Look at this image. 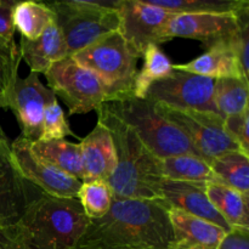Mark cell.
<instances>
[{"mask_svg": "<svg viewBox=\"0 0 249 249\" xmlns=\"http://www.w3.org/2000/svg\"><path fill=\"white\" fill-rule=\"evenodd\" d=\"M169 209L160 201L113 197L105 216L89 220L71 249H173Z\"/></svg>", "mask_w": 249, "mask_h": 249, "instance_id": "1", "label": "cell"}, {"mask_svg": "<svg viewBox=\"0 0 249 249\" xmlns=\"http://www.w3.org/2000/svg\"><path fill=\"white\" fill-rule=\"evenodd\" d=\"M96 113L97 122L111 133L116 148V169L106 181L113 197L160 201L163 178L158 157L143 145L131 126L109 112L104 105Z\"/></svg>", "mask_w": 249, "mask_h": 249, "instance_id": "2", "label": "cell"}, {"mask_svg": "<svg viewBox=\"0 0 249 249\" xmlns=\"http://www.w3.org/2000/svg\"><path fill=\"white\" fill-rule=\"evenodd\" d=\"M18 224L31 249H71L84 233L89 219L78 198L43 194Z\"/></svg>", "mask_w": 249, "mask_h": 249, "instance_id": "3", "label": "cell"}, {"mask_svg": "<svg viewBox=\"0 0 249 249\" xmlns=\"http://www.w3.org/2000/svg\"><path fill=\"white\" fill-rule=\"evenodd\" d=\"M104 106L134 129L143 145L158 158L190 155L202 158L187 136L163 117L155 104L134 95L105 102ZM203 160V158H202Z\"/></svg>", "mask_w": 249, "mask_h": 249, "instance_id": "4", "label": "cell"}, {"mask_svg": "<svg viewBox=\"0 0 249 249\" xmlns=\"http://www.w3.org/2000/svg\"><path fill=\"white\" fill-rule=\"evenodd\" d=\"M46 5L55 15L70 57L121 27V0H71Z\"/></svg>", "mask_w": 249, "mask_h": 249, "instance_id": "5", "label": "cell"}, {"mask_svg": "<svg viewBox=\"0 0 249 249\" xmlns=\"http://www.w3.org/2000/svg\"><path fill=\"white\" fill-rule=\"evenodd\" d=\"M71 57L104 82L108 94L106 102L134 95L138 57L119 31L107 34Z\"/></svg>", "mask_w": 249, "mask_h": 249, "instance_id": "6", "label": "cell"}, {"mask_svg": "<svg viewBox=\"0 0 249 249\" xmlns=\"http://www.w3.org/2000/svg\"><path fill=\"white\" fill-rule=\"evenodd\" d=\"M48 88L60 97L70 114L97 111L107 101V88L95 73L72 57L58 61L45 73Z\"/></svg>", "mask_w": 249, "mask_h": 249, "instance_id": "7", "label": "cell"}, {"mask_svg": "<svg viewBox=\"0 0 249 249\" xmlns=\"http://www.w3.org/2000/svg\"><path fill=\"white\" fill-rule=\"evenodd\" d=\"M163 117L177 125L187 136L207 163L230 151H241L237 143L228 135L224 128V118L211 112L195 109L170 108L156 105Z\"/></svg>", "mask_w": 249, "mask_h": 249, "instance_id": "8", "label": "cell"}, {"mask_svg": "<svg viewBox=\"0 0 249 249\" xmlns=\"http://www.w3.org/2000/svg\"><path fill=\"white\" fill-rule=\"evenodd\" d=\"M214 83L215 80L212 78L177 70L173 66L172 73L153 83L143 99L170 108L219 114L214 101Z\"/></svg>", "mask_w": 249, "mask_h": 249, "instance_id": "9", "label": "cell"}, {"mask_svg": "<svg viewBox=\"0 0 249 249\" xmlns=\"http://www.w3.org/2000/svg\"><path fill=\"white\" fill-rule=\"evenodd\" d=\"M53 100V91L45 88L36 73L31 72L27 78H18L9 94L0 96V108L11 109L21 136L33 142L40 136L44 109Z\"/></svg>", "mask_w": 249, "mask_h": 249, "instance_id": "10", "label": "cell"}, {"mask_svg": "<svg viewBox=\"0 0 249 249\" xmlns=\"http://www.w3.org/2000/svg\"><path fill=\"white\" fill-rule=\"evenodd\" d=\"M173 15L146 0H121L119 32L136 57H142L151 44L163 43V29Z\"/></svg>", "mask_w": 249, "mask_h": 249, "instance_id": "11", "label": "cell"}, {"mask_svg": "<svg viewBox=\"0 0 249 249\" xmlns=\"http://www.w3.org/2000/svg\"><path fill=\"white\" fill-rule=\"evenodd\" d=\"M242 11L238 14L173 15L163 29V43L178 36L189 38L201 41L207 50L219 44L230 43L240 29Z\"/></svg>", "mask_w": 249, "mask_h": 249, "instance_id": "12", "label": "cell"}, {"mask_svg": "<svg viewBox=\"0 0 249 249\" xmlns=\"http://www.w3.org/2000/svg\"><path fill=\"white\" fill-rule=\"evenodd\" d=\"M31 142L19 136L10 145L14 162L22 177L46 195L60 198H77L82 181L40 160L32 151Z\"/></svg>", "mask_w": 249, "mask_h": 249, "instance_id": "13", "label": "cell"}, {"mask_svg": "<svg viewBox=\"0 0 249 249\" xmlns=\"http://www.w3.org/2000/svg\"><path fill=\"white\" fill-rule=\"evenodd\" d=\"M44 192L24 179L14 162L10 143L0 142V226L19 223L28 207Z\"/></svg>", "mask_w": 249, "mask_h": 249, "instance_id": "14", "label": "cell"}, {"mask_svg": "<svg viewBox=\"0 0 249 249\" xmlns=\"http://www.w3.org/2000/svg\"><path fill=\"white\" fill-rule=\"evenodd\" d=\"M160 201L169 209L184 212L190 215L209 221L230 230L223 216L216 212L206 195V184L186 181H173L163 179L160 186Z\"/></svg>", "mask_w": 249, "mask_h": 249, "instance_id": "15", "label": "cell"}, {"mask_svg": "<svg viewBox=\"0 0 249 249\" xmlns=\"http://www.w3.org/2000/svg\"><path fill=\"white\" fill-rule=\"evenodd\" d=\"M84 179L83 182L107 181L117 165L116 148L108 129L97 122L91 133L79 143Z\"/></svg>", "mask_w": 249, "mask_h": 249, "instance_id": "16", "label": "cell"}, {"mask_svg": "<svg viewBox=\"0 0 249 249\" xmlns=\"http://www.w3.org/2000/svg\"><path fill=\"white\" fill-rule=\"evenodd\" d=\"M169 219L174 235L173 249H218L228 231L209 221L170 209Z\"/></svg>", "mask_w": 249, "mask_h": 249, "instance_id": "17", "label": "cell"}, {"mask_svg": "<svg viewBox=\"0 0 249 249\" xmlns=\"http://www.w3.org/2000/svg\"><path fill=\"white\" fill-rule=\"evenodd\" d=\"M21 58L33 73L45 74L53 65L68 56L65 39L56 23L50 24L36 40L21 38L19 41Z\"/></svg>", "mask_w": 249, "mask_h": 249, "instance_id": "18", "label": "cell"}, {"mask_svg": "<svg viewBox=\"0 0 249 249\" xmlns=\"http://www.w3.org/2000/svg\"><path fill=\"white\" fill-rule=\"evenodd\" d=\"M174 68L212 78L214 80L221 78H241L249 82L243 75L242 68L233 51L231 41L213 46L190 62L184 65H174Z\"/></svg>", "mask_w": 249, "mask_h": 249, "instance_id": "19", "label": "cell"}, {"mask_svg": "<svg viewBox=\"0 0 249 249\" xmlns=\"http://www.w3.org/2000/svg\"><path fill=\"white\" fill-rule=\"evenodd\" d=\"M31 148L40 160L83 182L84 169L79 143H73L65 139L51 141L38 140L31 142Z\"/></svg>", "mask_w": 249, "mask_h": 249, "instance_id": "20", "label": "cell"}, {"mask_svg": "<svg viewBox=\"0 0 249 249\" xmlns=\"http://www.w3.org/2000/svg\"><path fill=\"white\" fill-rule=\"evenodd\" d=\"M206 195L230 228L249 229L248 196L221 182L206 184Z\"/></svg>", "mask_w": 249, "mask_h": 249, "instance_id": "21", "label": "cell"}, {"mask_svg": "<svg viewBox=\"0 0 249 249\" xmlns=\"http://www.w3.org/2000/svg\"><path fill=\"white\" fill-rule=\"evenodd\" d=\"M158 165L160 175L165 180L198 184L220 182L214 175L208 163L202 158L194 156L182 155L158 158Z\"/></svg>", "mask_w": 249, "mask_h": 249, "instance_id": "22", "label": "cell"}, {"mask_svg": "<svg viewBox=\"0 0 249 249\" xmlns=\"http://www.w3.org/2000/svg\"><path fill=\"white\" fill-rule=\"evenodd\" d=\"M15 31L27 40H36L50 24L55 23L53 10L44 2L17 1L12 11Z\"/></svg>", "mask_w": 249, "mask_h": 249, "instance_id": "23", "label": "cell"}, {"mask_svg": "<svg viewBox=\"0 0 249 249\" xmlns=\"http://www.w3.org/2000/svg\"><path fill=\"white\" fill-rule=\"evenodd\" d=\"M209 167L221 184L249 195V156L230 151L211 160Z\"/></svg>", "mask_w": 249, "mask_h": 249, "instance_id": "24", "label": "cell"}, {"mask_svg": "<svg viewBox=\"0 0 249 249\" xmlns=\"http://www.w3.org/2000/svg\"><path fill=\"white\" fill-rule=\"evenodd\" d=\"M170 14H238L249 6L247 0H146Z\"/></svg>", "mask_w": 249, "mask_h": 249, "instance_id": "25", "label": "cell"}, {"mask_svg": "<svg viewBox=\"0 0 249 249\" xmlns=\"http://www.w3.org/2000/svg\"><path fill=\"white\" fill-rule=\"evenodd\" d=\"M249 82L241 78H221L214 83V101L224 119L248 109Z\"/></svg>", "mask_w": 249, "mask_h": 249, "instance_id": "26", "label": "cell"}, {"mask_svg": "<svg viewBox=\"0 0 249 249\" xmlns=\"http://www.w3.org/2000/svg\"><path fill=\"white\" fill-rule=\"evenodd\" d=\"M143 66L140 72L136 73L134 80V96L143 99L148 88L153 83L169 75L173 71V63L164 51L157 44H151L142 55Z\"/></svg>", "mask_w": 249, "mask_h": 249, "instance_id": "27", "label": "cell"}, {"mask_svg": "<svg viewBox=\"0 0 249 249\" xmlns=\"http://www.w3.org/2000/svg\"><path fill=\"white\" fill-rule=\"evenodd\" d=\"M77 198L88 219L95 220L108 213L113 201V194L106 181L95 180L82 182Z\"/></svg>", "mask_w": 249, "mask_h": 249, "instance_id": "28", "label": "cell"}, {"mask_svg": "<svg viewBox=\"0 0 249 249\" xmlns=\"http://www.w3.org/2000/svg\"><path fill=\"white\" fill-rule=\"evenodd\" d=\"M66 136H74L78 138L71 130L70 123L63 113L62 108L58 105L57 99L46 105L44 109L43 123H41V133L39 136V141H51V140H63ZM36 140V141H38Z\"/></svg>", "mask_w": 249, "mask_h": 249, "instance_id": "29", "label": "cell"}, {"mask_svg": "<svg viewBox=\"0 0 249 249\" xmlns=\"http://www.w3.org/2000/svg\"><path fill=\"white\" fill-rule=\"evenodd\" d=\"M21 53L17 45H9L0 40V96H5L11 91L18 79V67Z\"/></svg>", "mask_w": 249, "mask_h": 249, "instance_id": "30", "label": "cell"}, {"mask_svg": "<svg viewBox=\"0 0 249 249\" xmlns=\"http://www.w3.org/2000/svg\"><path fill=\"white\" fill-rule=\"evenodd\" d=\"M224 128L240 150L249 156V108L236 116L226 117L224 119Z\"/></svg>", "mask_w": 249, "mask_h": 249, "instance_id": "31", "label": "cell"}, {"mask_svg": "<svg viewBox=\"0 0 249 249\" xmlns=\"http://www.w3.org/2000/svg\"><path fill=\"white\" fill-rule=\"evenodd\" d=\"M240 29L231 40L233 51L238 58L243 75L248 79L249 65H248V53H249V7L243 10L240 14Z\"/></svg>", "mask_w": 249, "mask_h": 249, "instance_id": "32", "label": "cell"}, {"mask_svg": "<svg viewBox=\"0 0 249 249\" xmlns=\"http://www.w3.org/2000/svg\"><path fill=\"white\" fill-rule=\"evenodd\" d=\"M0 249H31L19 224L0 226Z\"/></svg>", "mask_w": 249, "mask_h": 249, "instance_id": "33", "label": "cell"}, {"mask_svg": "<svg viewBox=\"0 0 249 249\" xmlns=\"http://www.w3.org/2000/svg\"><path fill=\"white\" fill-rule=\"evenodd\" d=\"M17 1L0 0V40L9 45H16L14 39L15 27L12 21V11Z\"/></svg>", "mask_w": 249, "mask_h": 249, "instance_id": "34", "label": "cell"}, {"mask_svg": "<svg viewBox=\"0 0 249 249\" xmlns=\"http://www.w3.org/2000/svg\"><path fill=\"white\" fill-rule=\"evenodd\" d=\"M218 249H249V229L230 228Z\"/></svg>", "mask_w": 249, "mask_h": 249, "instance_id": "35", "label": "cell"}, {"mask_svg": "<svg viewBox=\"0 0 249 249\" xmlns=\"http://www.w3.org/2000/svg\"><path fill=\"white\" fill-rule=\"evenodd\" d=\"M5 138H6V136L4 135V133H2V130H1V129H0V142H1V140H4Z\"/></svg>", "mask_w": 249, "mask_h": 249, "instance_id": "36", "label": "cell"}]
</instances>
